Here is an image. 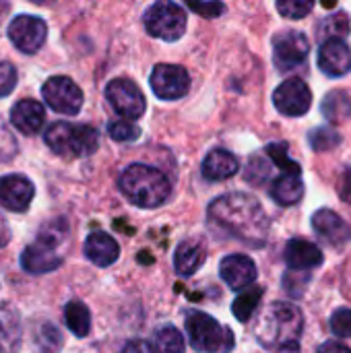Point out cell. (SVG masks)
<instances>
[{
  "label": "cell",
  "mask_w": 351,
  "mask_h": 353,
  "mask_svg": "<svg viewBox=\"0 0 351 353\" xmlns=\"http://www.w3.org/2000/svg\"><path fill=\"white\" fill-rule=\"evenodd\" d=\"M209 223L225 236L252 246H263L269 232L267 213L246 192H232L213 201L209 205Z\"/></svg>",
  "instance_id": "cell-1"
},
{
  "label": "cell",
  "mask_w": 351,
  "mask_h": 353,
  "mask_svg": "<svg viewBox=\"0 0 351 353\" xmlns=\"http://www.w3.org/2000/svg\"><path fill=\"white\" fill-rule=\"evenodd\" d=\"M304 331V316L300 308L290 302L269 304L257 321L254 335L265 350L281 352L288 347H300L298 341Z\"/></svg>",
  "instance_id": "cell-2"
},
{
  "label": "cell",
  "mask_w": 351,
  "mask_h": 353,
  "mask_svg": "<svg viewBox=\"0 0 351 353\" xmlns=\"http://www.w3.org/2000/svg\"><path fill=\"white\" fill-rule=\"evenodd\" d=\"M118 186L124 192V196L141 209L161 207L172 192V184L168 176L161 170L143 163L128 165L120 174Z\"/></svg>",
  "instance_id": "cell-3"
},
{
  "label": "cell",
  "mask_w": 351,
  "mask_h": 353,
  "mask_svg": "<svg viewBox=\"0 0 351 353\" xmlns=\"http://www.w3.org/2000/svg\"><path fill=\"white\" fill-rule=\"evenodd\" d=\"M46 145L62 157H89L99 147V132L89 124L54 122L43 132Z\"/></svg>",
  "instance_id": "cell-4"
},
{
  "label": "cell",
  "mask_w": 351,
  "mask_h": 353,
  "mask_svg": "<svg viewBox=\"0 0 351 353\" xmlns=\"http://www.w3.org/2000/svg\"><path fill=\"white\" fill-rule=\"evenodd\" d=\"M64 221H56V228H41L35 242L29 244L21 254V267L31 275L52 273L62 265V254L58 252L60 242L66 236V228L60 230Z\"/></svg>",
  "instance_id": "cell-5"
},
{
  "label": "cell",
  "mask_w": 351,
  "mask_h": 353,
  "mask_svg": "<svg viewBox=\"0 0 351 353\" xmlns=\"http://www.w3.org/2000/svg\"><path fill=\"white\" fill-rule=\"evenodd\" d=\"M184 325H186V335L190 339V345L199 353H225L234 343L232 333L223 329L211 314L188 312Z\"/></svg>",
  "instance_id": "cell-6"
},
{
  "label": "cell",
  "mask_w": 351,
  "mask_h": 353,
  "mask_svg": "<svg viewBox=\"0 0 351 353\" xmlns=\"http://www.w3.org/2000/svg\"><path fill=\"white\" fill-rule=\"evenodd\" d=\"M143 23L149 35L163 41H176L186 31V10L176 2H155L145 10Z\"/></svg>",
  "instance_id": "cell-7"
},
{
  "label": "cell",
  "mask_w": 351,
  "mask_h": 353,
  "mask_svg": "<svg viewBox=\"0 0 351 353\" xmlns=\"http://www.w3.org/2000/svg\"><path fill=\"white\" fill-rule=\"evenodd\" d=\"M41 95L54 112L64 116H77L83 108V91L70 77H50L41 87Z\"/></svg>",
  "instance_id": "cell-8"
},
{
  "label": "cell",
  "mask_w": 351,
  "mask_h": 353,
  "mask_svg": "<svg viewBox=\"0 0 351 353\" xmlns=\"http://www.w3.org/2000/svg\"><path fill=\"white\" fill-rule=\"evenodd\" d=\"M106 97H108L110 105L114 108V112L118 116H122L124 120H130V122L139 120L147 110L143 91L130 79L110 81L106 87Z\"/></svg>",
  "instance_id": "cell-9"
},
{
  "label": "cell",
  "mask_w": 351,
  "mask_h": 353,
  "mask_svg": "<svg viewBox=\"0 0 351 353\" xmlns=\"http://www.w3.org/2000/svg\"><path fill=\"white\" fill-rule=\"evenodd\" d=\"M310 52V41L302 31H281L273 39V60L283 72L298 68Z\"/></svg>",
  "instance_id": "cell-10"
},
{
  "label": "cell",
  "mask_w": 351,
  "mask_h": 353,
  "mask_svg": "<svg viewBox=\"0 0 351 353\" xmlns=\"http://www.w3.org/2000/svg\"><path fill=\"white\" fill-rule=\"evenodd\" d=\"M48 37V25L35 14H19L8 25V39L23 54H35Z\"/></svg>",
  "instance_id": "cell-11"
},
{
  "label": "cell",
  "mask_w": 351,
  "mask_h": 353,
  "mask_svg": "<svg viewBox=\"0 0 351 353\" xmlns=\"http://www.w3.org/2000/svg\"><path fill=\"white\" fill-rule=\"evenodd\" d=\"M151 89L159 99H180L190 89V74L178 64H157L151 72Z\"/></svg>",
  "instance_id": "cell-12"
},
{
  "label": "cell",
  "mask_w": 351,
  "mask_h": 353,
  "mask_svg": "<svg viewBox=\"0 0 351 353\" xmlns=\"http://www.w3.org/2000/svg\"><path fill=\"white\" fill-rule=\"evenodd\" d=\"M273 103L283 116H304L312 105V91L302 79H288L275 89Z\"/></svg>",
  "instance_id": "cell-13"
},
{
  "label": "cell",
  "mask_w": 351,
  "mask_h": 353,
  "mask_svg": "<svg viewBox=\"0 0 351 353\" xmlns=\"http://www.w3.org/2000/svg\"><path fill=\"white\" fill-rule=\"evenodd\" d=\"M35 196L33 182L23 174H8L0 178V205L8 211L23 213L31 207Z\"/></svg>",
  "instance_id": "cell-14"
},
{
  "label": "cell",
  "mask_w": 351,
  "mask_h": 353,
  "mask_svg": "<svg viewBox=\"0 0 351 353\" xmlns=\"http://www.w3.org/2000/svg\"><path fill=\"white\" fill-rule=\"evenodd\" d=\"M219 275L228 283L230 290L242 292L254 285L257 281V265L246 254H230L219 265Z\"/></svg>",
  "instance_id": "cell-15"
},
{
  "label": "cell",
  "mask_w": 351,
  "mask_h": 353,
  "mask_svg": "<svg viewBox=\"0 0 351 353\" xmlns=\"http://www.w3.org/2000/svg\"><path fill=\"white\" fill-rule=\"evenodd\" d=\"M319 68L327 77H343L351 70L350 46L339 37H329L319 50Z\"/></svg>",
  "instance_id": "cell-16"
},
{
  "label": "cell",
  "mask_w": 351,
  "mask_h": 353,
  "mask_svg": "<svg viewBox=\"0 0 351 353\" xmlns=\"http://www.w3.org/2000/svg\"><path fill=\"white\" fill-rule=\"evenodd\" d=\"M46 110L43 103L35 99H21L10 110V124L25 137H33L43 128Z\"/></svg>",
  "instance_id": "cell-17"
},
{
  "label": "cell",
  "mask_w": 351,
  "mask_h": 353,
  "mask_svg": "<svg viewBox=\"0 0 351 353\" xmlns=\"http://www.w3.org/2000/svg\"><path fill=\"white\" fill-rule=\"evenodd\" d=\"M312 228L321 238H325L333 246H343L351 240V228L348 221L331 209L317 211L312 217Z\"/></svg>",
  "instance_id": "cell-18"
},
{
  "label": "cell",
  "mask_w": 351,
  "mask_h": 353,
  "mask_svg": "<svg viewBox=\"0 0 351 353\" xmlns=\"http://www.w3.org/2000/svg\"><path fill=\"white\" fill-rule=\"evenodd\" d=\"M285 265L292 271H308L319 265H323V252L317 244L304 240V238H294L288 242L285 252H283Z\"/></svg>",
  "instance_id": "cell-19"
},
{
  "label": "cell",
  "mask_w": 351,
  "mask_h": 353,
  "mask_svg": "<svg viewBox=\"0 0 351 353\" xmlns=\"http://www.w3.org/2000/svg\"><path fill=\"white\" fill-rule=\"evenodd\" d=\"M85 256L97 267H110L120 256L118 242L106 232H91L85 240Z\"/></svg>",
  "instance_id": "cell-20"
},
{
  "label": "cell",
  "mask_w": 351,
  "mask_h": 353,
  "mask_svg": "<svg viewBox=\"0 0 351 353\" xmlns=\"http://www.w3.org/2000/svg\"><path fill=\"white\" fill-rule=\"evenodd\" d=\"M207 259V250L201 242L197 240H186L176 248L174 254V269L180 277H190L194 275Z\"/></svg>",
  "instance_id": "cell-21"
},
{
  "label": "cell",
  "mask_w": 351,
  "mask_h": 353,
  "mask_svg": "<svg viewBox=\"0 0 351 353\" xmlns=\"http://www.w3.org/2000/svg\"><path fill=\"white\" fill-rule=\"evenodd\" d=\"M23 343V327L14 308H0V353H19Z\"/></svg>",
  "instance_id": "cell-22"
},
{
  "label": "cell",
  "mask_w": 351,
  "mask_h": 353,
  "mask_svg": "<svg viewBox=\"0 0 351 353\" xmlns=\"http://www.w3.org/2000/svg\"><path fill=\"white\" fill-rule=\"evenodd\" d=\"M238 159L234 153L225 151V149H213L207 153L205 161H203V176L207 180H228L238 172Z\"/></svg>",
  "instance_id": "cell-23"
},
{
  "label": "cell",
  "mask_w": 351,
  "mask_h": 353,
  "mask_svg": "<svg viewBox=\"0 0 351 353\" xmlns=\"http://www.w3.org/2000/svg\"><path fill=\"white\" fill-rule=\"evenodd\" d=\"M271 196L277 205L292 207L302 201L304 196V182L296 174H281L273 186H271Z\"/></svg>",
  "instance_id": "cell-24"
},
{
  "label": "cell",
  "mask_w": 351,
  "mask_h": 353,
  "mask_svg": "<svg viewBox=\"0 0 351 353\" xmlns=\"http://www.w3.org/2000/svg\"><path fill=\"white\" fill-rule=\"evenodd\" d=\"M64 321H66V327L70 329V333L77 337H87L91 331L89 308L79 300H72L64 306Z\"/></svg>",
  "instance_id": "cell-25"
},
{
  "label": "cell",
  "mask_w": 351,
  "mask_h": 353,
  "mask_svg": "<svg viewBox=\"0 0 351 353\" xmlns=\"http://www.w3.org/2000/svg\"><path fill=\"white\" fill-rule=\"evenodd\" d=\"M321 110L327 120H331L333 124H341L351 118V97L345 91H333L323 99Z\"/></svg>",
  "instance_id": "cell-26"
},
{
  "label": "cell",
  "mask_w": 351,
  "mask_h": 353,
  "mask_svg": "<svg viewBox=\"0 0 351 353\" xmlns=\"http://www.w3.org/2000/svg\"><path fill=\"white\" fill-rule=\"evenodd\" d=\"M62 333L52 323H41L33 335V350L35 353H60L62 350Z\"/></svg>",
  "instance_id": "cell-27"
},
{
  "label": "cell",
  "mask_w": 351,
  "mask_h": 353,
  "mask_svg": "<svg viewBox=\"0 0 351 353\" xmlns=\"http://www.w3.org/2000/svg\"><path fill=\"white\" fill-rule=\"evenodd\" d=\"M261 298H263V288L252 285V288L244 290V292L236 298V302L232 304V312H234V316H236L240 323L250 321V316L254 314V310H257V306H259Z\"/></svg>",
  "instance_id": "cell-28"
},
{
  "label": "cell",
  "mask_w": 351,
  "mask_h": 353,
  "mask_svg": "<svg viewBox=\"0 0 351 353\" xmlns=\"http://www.w3.org/2000/svg\"><path fill=\"white\" fill-rule=\"evenodd\" d=\"M155 350L157 353H184V335L174 325L159 327L155 331Z\"/></svg>",
  "instance_id": "cell-29"
},
{
  "label": "cell",
  "mask_w": 351,
  "mask_h": 353,
  "mask_svg": "<svg viewBox=\"0 0 351 353\" xmlns=\"http://www.w3.org/2000/svg\"><path fill=\"white\" fill-rule=\"evenodd\" d=\"M267 155L277 163V168L283 170V174H296V176L302 174L300 165L290 157L288 143H271V145H267Z\"/></svg>",
  "instance_id": "cell-30"
},
{
  "label": "cell",
  "mask_w": 351,
  "mask_h": 353,
  "mask_svg": "<svg viewBox=\"0 0 351 353\" xmlns=\"http://www.w3.org/2000/svg\"><path fill=\"white\" fill-rule=\"evenodd\" d=\"M108 132L118 143H130V141L139 139V134H141L139 126L134 122H130V120H114V122H110Z\"/></svg>",
  "instance_id": "cell-31"
},
{
  "label": "cell",
  "mask_w": 351,
  "mask_h": 353,
  "mask_svg": "<svg viewBox=\"0 0 351 353\" xmlns=\"http://www.w3.org/2000/svg\"><path fill=\"white\" fill-rule=\"evenodd\" d=\"M308 141H310L314 151H329V149L339 145L341 137L333 128H317V130L310 132Z\"/></svg>",
  "instance_id": "cell-32"
},
{
  "label": "cell",
  "mask_w": 351,
  "mask_h": 353,
  "mask_svg": "<svg viewBox=\"0 0 351 353\" xmlns=\"http://www.w3.org/2000/svg\"><path fill=\"white\" fill-rule=\"evenodd\" d=\"M314 8V2L310 0H281L277 2V10L288 19H302Z\"/></svg>",
  "instance_id": "cell-33"
},
{
  "label": "cell",
  "mask_w": 351,
  "mask_h": 353,
  "mask_svg": "<svg viewBox=\"0 0 351 353\" xmlns=\"http://www.w3.org/2000/svg\"><path fill=\"white\" fill-rule=\"evenodd\" d=\"M331 331L341 337V339H350L351 337V310L350 308H339L333 312L331 316Z\"/></svg>",
  "instance_id": "cell-34"
},
{
  "label": "cell",
  "mask_w": 351,
  "mask_h": 353,
  "mask_svg": "<svg viewBox=\"0 0 351 353\" xmlns=\"http://www.w3.org/2000/svg\"><path fill=\"white\" fill-rule=\"evenodd\" d=\"M17 155V139L12 137L6 122L0 118V161H10Z\"/></svg>",
  "instance_id": "cell-35"
},
{
  "label": "cell",
  "mask_w": 351,
  "mask_h": 353,
  "mask_svg": "<svg viewBox=\"0 0 351 353\" xmlns=\"http://www.w3.org/2000/svg\"><path fill=\"white\" fill-rule=\"evenodd\" d=\"M17 87V68L10 62H0V97Z\"/></svg>",
  "instance_id": "cell-36"
},
{
  "label": "cell",
  "mask_w": 351,
  "mask_h": 353,
  "mask_svg": "<svg viewBox=\"0 0 351 353\" xmlns=\"http://www.w3.org/2000/svg\"><path fill=\"white\" fill-rule=\"evenodd\" d=\"M188 8L203 14V17H209V19H213V17H217V14H221L225 10V6L221 2H201V4L199 2H188Z\"/></svg>",
  "instance_id": "cell-37"
},
{
  "label": "cell",
  "mask_w": 351,
  "mask_h": 353,
  "mask_svg": "<svg viewBox=\"0 0 351 353\" xmlns=\"http://www.w3.org/2000/svg\"><path fill=\"white\" fill-rule=\"evenodd\" d=\"M120 353H157V350L149 343V341H143V339H132L128 341L122 352Z\"/></svg>",
  "instance_id": "cell-38"
},
{
  "label": "cell",
  "mask_w": 351,
  "mask_h": 353,
  "mask_svg": "<svg viewBox=\"0 0 351 353\" xmlns=\"http://www.w3.org/2000/svg\"><path fill=\"white\" fill-rule=\"evenodd\" d=\"M339 194L345 203L351 205V168H348L341 176V182H339Z\"/></svg>",
  "instance_id": "cell-39"
},
{
  "label": "cell",
  "mask_w": 351,
  "mask_h": 353,
  "mask_svg": "<svg viewBox=\"0 0 351 353\" xmlns=\"http://www.w3.org/2000/svg\"><path fill=\"white\" fill-rule=\"evenodd\" d=\"M317 353H351V350L348 345H343V343L327 341V343H323V345L319 347V352Z\"/></svg>",
  "instance_id": "cell-40"
},
{
  "label": "cell",
  "mask_w": 351,
  "mask_h": 353,
  "mask_svg": "<svg viewBox=\"0 0 351 353\" xmlns=\"http://www.w3.org/2000/svg\"><path fill=\"white\" fill-rule=\"evenodd\" d=\"M10 242V228L6 223V219L0 215V248H4Z\"/></svg>",
  "instance_id": "cell-41"
}]
</instances>
